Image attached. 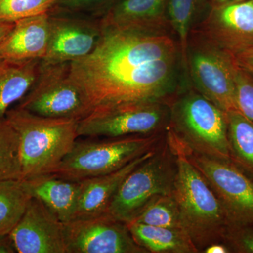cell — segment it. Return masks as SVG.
<instances>
[{
	"label": "cell",
	"mask_w": 253,
	"mask_h": 253,
	"mask_svg": "<svg viewBox=\"0 0 253 253\" xmlns=\"http://www.w3.org/2000/svg\"><path fill=\"white\" fill-rule=\"evenodd\" d=\"M232 54L191 31L186 50V75L193 89L224 112L237 109Z\"/></svg>",
	"instance_id": "8992f818"
},
{
	"label": "cell",
	"mask_w": 253,
	"mask_h": 253,
	"mask_svg": "<svg viewBox=\"0 0 253 253\" xmlns=\"http://www.w3.org/2000/svg\"><path fill=\"white\" fill-rule=\"evenodd\" d=\"M9 235L18 253H66L63 223L35 198Z\"/></svg>",
	"instance_id": "5bb4252c"
},
{
	"label": "cell",
	"mask_w": 253,
	"mask_h": 253,
	"mask_svg": "<svg viewBox=\"0 0 253 253\" xmlns=\"http://www.w3.org/2000/svg\"><path fill=\"white\" fill-rule=\"evenodd\" d=\"M31 198L22 179L0 182V235L11 233Z\"/></svg>",
	"instance_id": "44dd1931"
},
{
	"label": "cell",
	"mask_w": 253,
	"mask_h": 253,
	"mask_svg": "<svg viewBox=\"0 0 253 253\" xmlns=\"http://www.w3.org/2000/svg\"><path fill=\"white\" fill-rule=\"evenodd\" d=\"M169 103L162 101L97 108L78 122L79 137L150 135L169 125Z\"/></svg>",
	"instance_id": "9c48e42d"
},
{
	"label": "cell",
	"mask_w": 253,
	"mask_h": 253,
	"mask_svg": "<svg viewBox=\"0 0 253 253\" xmlns=\"http://www.w3.org/2000/svg\"><path fill=\"white\" fill-rule=\"evenodd\" d=\"M15 22L0 21V44L14 28ZM0 60H1L0 59Z\"/></svg>",
	"instance_id": "4dcf8cb0"
},
{
	"label": "cell",
	"mask_w": 253,
	"mask_h": 253,
	"mask_svg": "<svg viewBox=\"0 0 253 253\" xmlns=\"http://www.w3.org/2000/svg\"><path fill=\"white\" fill-rule=\"evenodd\" d=\"M169 0H120L102 16L101 24L144 33H172L168 20Z\"/></svg>",
	"instance_id": "9a60e30c"
},
{
	"label": "cell",
	"mask_w": 253,
	"mask_h": 253,
	"mask_svg": "<svg viewBox=\"0 0 253 253\" xmlns=\"http://www.w3.org/2000/svg\"><path fill=\"white\" fill-rule=\"evenodd\" d=\"M31 197L41 201L62 223L74 219L79 198V181L68 180L54 174L22 179Z\"/></svg>",
	"instance_id": "ac0fdd59"
},
{
	"label": "cell",
	"mask_w": 253,
	"mask_h": 253,
	"mask_svg": "<svg viewBox=\"0 0 253 253\" xmlns=\"http://www.w3.org/2000/svg\"><path fill=\"white\" fill-rule=\"evenodd\" d=\"M229 146L238 158L253 168V121L238 110L226 112Z\"/></svg>",
	"instance_id": "603a6c76"
},
{
	"label": "cell",
	"mask_w": 253,
	"mask_h": 253,
	"mask_svg": "<svg viewBox=\"0 0 253 253\" xmlns=\"http://www.w3.org/2000/svg\"><path fill=\"white\" fill-rule=\"evenodd\" d=\"M59 0H0V21L16 22L23 18L46 14Z\"/></svg>",
	"instance_id": "d4e9b609"
},
{
	"label": "cell",
	"mask_w": 253,
	"mask_h": 253,
	"mask_svg": "<svg viewBox=\"0 0 253 253\" xmlns=\"http://www.w3.org/2000/svg\"><path fill=\"white\" fill-rule=\"evenodd\" d=\"M192 31L231 54L253 45V0L212 5Z\"/></svg>",
	"instance_id": "4fadbf2b"
},
{
	"label": "cell",
	"mask_w": 253,
	"mask_h": 253,
	"mask_svg": "<svg viewBox=\"0 0 253 253\" xmlns=\"http://www.w3.org/2000/svg\"><path fill=\"white\" fill-rule=\"evenodd\" d=\"M152 149L114 172L79 181V198L74 219L107 212L109 205L126 176L156 152Z\"/></svg>",
	"instance_id": "e0dca14e"
},
{
	"label": "cell",
	"mask_w": 253,
	"mask_h": 253,
	"mask_svg": "<svg viewBox=\"0 0 253 253\" xmlns=\"http://www.w3.org/2000/svg\"><path fill=\"white\" fill-rule=\"evenodd\" d=\"M234 82L238 111L253 121V74L236 64Z\"/></svg>",
	"instance_id": "4316f807"
},
{
	"label": "cell",
	"mask_w": 253,
	"mask_h": 253,
	"mask_svg": "<svg viewBox=\"0 0 253 253\" xmlns=\"http://www.w3.org/2000/svg\"><path fill=\"white\" fill-rule=\"evenodd\" d=\"M244 0H213L212 5H223L238 2Z\"/></svg>",
	"instance_id": "d6a6232c"
},
{
	"label": "cell",
	"mask_w": 253,
	"mask_h": 253,
	"mask_svg": "<svg viewBox=\"0 0 253 253\" xmlns=\"http://www.w3.org/2000/svg\"><path fill=\"white\" fill-rule=\"evenodd\" d=\"M171 150L158 154L131 171L120 186L109 205L107 213L128 224L136 219L146 206L159 196L172 194L176 164Z\"/></svg>",
	"instance_id": "ba28073f"
},
{
	"label": "cell",
	"mask_w": 253,
	"mask_h": 253,
	"mask_svg": "<svg viewBox=\"0 0 253 253\" xmlns=\"http://www.w3.org/2000/svg\"><path fill=\"white\" fill-rule=\"evenodd\" d=\"M18 106L43 117L78 121L93 111L85 93L71 74V63L42 61L36 82Z\"/></svg>",
	"instance_id": "52a82bcc"
},
{
	"label": "cell",
	"mask_w": 253,
	"mask_h": 253,
	"mask_svg": "<svg viewBox=\"0 0 253 253\" xmlns=\"http://www.w3.org/2000/svg\"><path fill=\"white\" fill-rule=\"evenodd\" d=\"M172 34L102 26L94 51L71 63V74L93 110L134 103H170L180 89L181 75H186Z\"/></svg>",
	"instance_id": "6da1fadb"
},
{
	"label": "cell",
	"mask_w": 253,
	"mask_h": 253,
	"mask_svg": "<svg viewBox=\"0 0 253 253\" xmlns=\"http://www.w3.org/2000/svg\"><path fill=\"white\" fill-rule=\"evenodd\" d=\"M133 221L160 227L184 229L173 194L156 198Z\"/></svg>",
	"instance_id": "cb8c5ba5"
},
{
	"label": "cell",
	"mask_w": 253,
	"mask_h": 253,
	"mask_svg": "<svg viewBox=\"0 0 253 253\" xmlns=\"http://www.w3.org/2000/svg\"><path fill=\"white\" fill-rule=\"evenodd\" d=\"M4 117L18 135L22 179L53 172L79 138L76 120L43 117L18 106Z\"/></svg>",
	"instance_id": "3957f363"
},
{
	"label": "cell",
	"mask_w": 253,
	"mask_h": 253,
	"mask_svg": "<svg viewBox=\"0 0 253 253\" xmlns=\"http://www.w3.org/2000/svg\"><path fill=\"white\" fill-rule=\"evenodd\" d=\"M168 128V144L176 164L172 194L181 225L198 250L205 249L215 243L227 217L217 195L190 159L185 145Z\"/></svg>",
	"instance_id": "7a4b0ae2"
},
{
	"label": "cell",
	"mask_w": 253,
	"mask_h": 253,
	"mask_svg": "<svg viewBox=\"0 0 253 253\" xmlns=\"http://www.w3.org/2000/svg\"><path fill=\"white\" fill-rule=\"evenodd\" d=\"M232 56L239 67L253 74V45L240 50Z\"/></svg>",
	"instance_id": "83f0119b"
},
{
	"label": "cell",
	"mask_w": 253,
	"mask_h": 253,
	"mask_svg": "<svg viewBox=\"0 0 253 253\" xmlns=\"http://www.w3.org/2000/svg\"><path fill=\"white\" fill-rule=\"evenodd\" d=\"M157 138L153 134L101 140L78 139L69 154L50 174L74 181L109 174L154 149Z\"/></svg>",
	"instance_id": "5b68a950"
},
{
	"label": "cell",
	"mask_w": 253,
	"mask_h": 253,
	"mask_svg": "<svg viewBox=\"0 0 253 253\" xmlns=\"http://www.w3.org/2000/svg\"><path fill=\"white\" fill-rule=\"evenodd\" d=\"M126 224L136 244L148 253L199 252L184 229L160 227L134 221Z\"/></svg>",
	"instance_id": "ffe728a7"
},
{
	"label": "cell",
	"mask_w": 253,
	"mask_h": 253,
	"mask_svg": "<svg viewBox=\"0 0 253 253\" xmlns=\"http://www.w3.org/2000/svg\"><path fill=\"white\" fill-rule=\"evenodd\" d=\"M184 145L190 159L217 195L226 217L253 221V181L224 160L200 154Z\"/></svg>",
	"instance_id": "8fae6325"
},
{
	"label": "cell",
	"mask_w": 253,
	"mask_h": 253,
	"mask_svg": "<svg viewBox=\"0 0 253 253\" xmlns=\"http://www.w3.org/2000/svg\"><path fill=\"white\" fill-rule=\"evenodd\" d=\"M101 33L100 18L49 14V42L45 56L42 61L72 63L84 59L94 51Z\"/></svg>",
	"instance_id": "7c38bea8"
},
{
	"label": "cell",
	"mask_w": 253,
	"mask_h": 253,
	"mask_svg": "<svg viewBox=\"0 0 253 253\" xmlns=\"http://www.w3.org/2000/svg\"><path fill=\"white\" fill-rule=\"evenodd\" d=\"M42 59L0 60V118L27 94L41 71Z\"/></svg>",
	"instance_id": "d6986e66"
},
{
	"label": "cell",
	"mask_w": 253,
	"mask_h": 253,
	"mask_svg": "<svg viewBox=\"0 0 253 253\" xmlns=\"http://www.w3.org/2000/svg\"><path fill=\"white\" fill-rule=\"evenodd\" d=\"M169 127L196 152L224 160L229 158L226 114L197 91L188 89L172 99Z\"/></svg>",
	"instance_id": "277c9868"
},
{
	"label": "cell",
	"mask_w": 253,
	"mask_h": 253,
	"mask_svg": "<svg viewBox=\"0 0 253 253\" xmlns=\"http://www.w3.org/2000/svg\"><path fill=\"white\" fill-rule=\"evenodd\" d=\"M240 244L246 252L253 253V231L245 232L240 239Z\"/></svg>",
	"instance_id": "f546056e"
},
{
	"label": "cell",
	"mask_w": 253,
	"mask_h": 253,
	"mask_svg": "<svg viewBox=\"0 0 253 253\" xmlns=\"http://www.w3.org/2000/svg\"><path fill=\"white\" fill-rule=\"evenodd\" d=\"M22 179L19 139L6 118H0V182Z\"/></svg>",
	"instance_id": "7402d4cb"
},
{
	"label": "cell",
	"mask_w": 253,
	"mask_h": 253,
	"mask_svg": "<svg viewBox=\"0 0 253 253\" xmlns=\"http://www.w3.org/2000/svg\"><path fill=\"white\" fill-rule=\"evenodd\" d=\"M205 253H229L228 249L223 245L216 244H211L204 250Z\"/></svg>",
	"instance_id": "1f68e13d"
},
{
	"label": "cell",
	"mask_w": 253,
	"mask_h": 253,
	"mask_svg": "<svg viewBox=\"0 0 253 253\" xmlns=\"http://www.w3.org/2000/svg\"><path fill=\"white\" fill-rule=\"evenodd\" d=\"M49 36V13L18 20L0 44V59L15 61L43 59Z\"/></svg>",
	"instance_id": "2e32d148"
},
{
	"label": "cell",
	"mask_w": 253,
	"mask_h": 253,
	"mask_svg": "<svg viewBox=\"0 0 253 253\" xmlns=\"http://www.w3.org/2000/svg\"><path fill=\"white\" fill-rule=\"evenodd\" d=\"M120 0H59L49 14L79 15L101 18Z\"/></svg>",
	"instance_id": "484cf974"
},
{
	"label": "cell",
	"mask_w": 253,
	"mask_h": 253,
	"mask_svg": "<svg viewBox=\"0 0 253 253\" xmlns=\"http://www.w3.org/2000/svg\"><path fill=\"white\" fill-rule=\"evenodd\" d=\"M16 253L9 234L0 235V253Z\"/></svg>",
	"instance_id": "f1b7e54d"
},
{
	"label": "cell",
	"mask_w": 253,
	"mask_h": 253,
	"mask_svg": "<svg viewBox=\"0 0 253 253\" xmlns=\"http://www.w3.org/2000/svg\"><path fill=\"white\" fill-rule=\"evenodd\" d=\"M66 253H146L127 224L109 213L63 223Z\"/></svg>",
	"instance_id": "30bf717a"
}]
</instances>
